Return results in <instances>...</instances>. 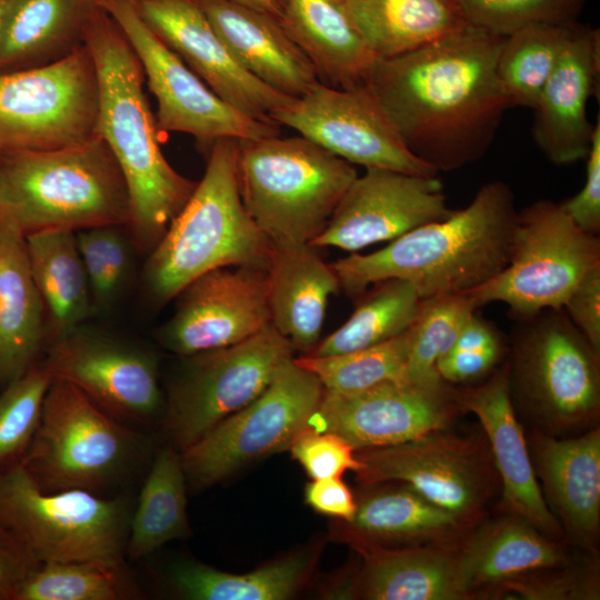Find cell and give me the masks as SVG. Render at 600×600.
Instances as JSON below:
<instances>
[{
    "mask_svg": "<svg viewBox=\"0 0 600 600\" xmlns=\"http://www.w3.org/2000/svg\"><path fill=\"white\" fill-rule=\"evenodd\" d=\"M504 354L506 346L497 328L474 312L436 368L450 384L469 383L494 371Z\"/></svg>",
    "mask_w": 600,
    "mask_h": 600,
    "instance_id": "45",
    "label": "cell"
},
{
    "mask_svg": "<svg viewBox=\"0 0 600 600\" xmlns=\"http://www.w3.org/2000/svg\"><path fill=\"white\" fill-rule=\"evenodd\" d=\"M131 1L151 30L196 74L244 114L273 122L271 113L293 99L261 82L238 62L199 0Z\"/></svg>",
    "mask_w": 600,
    "mask_h": 600,
    "instance_id": "21",
    "label": "cell"
},
{
    "mask_svg": "<svg viewBox=\"0 0 600 600\" xmlns=\"http://www.w3.org/2000/svg\"><path fill=\"white\" fill-rule=\"evenodd\" d=\"M357 177L353 164L300 134L238 140L242 202L272 243H310Z\"/></svg>",
    "mask_w": 600,
    "mask_h": 600,
    "instance_id": "6",
    "label": "cell"
},
{
    "mask_svg": "<svg viewBox=\"0 0 600 600\" xmlns=\"http://www.w3.org/2000/svg\"><path fill=\"white\" fill-rule=\"evenodd\" d=\"M161 344L188 357L243 341L270 323L267 270L226 267L193 279L174 297Z\"/></svg>",
    "mask_w": 600,
    "mask_h": 600,
    "instance_id": "20",
    "label": "cell"
},
{
    "mask_svg": "<svg viewBox=\"0 0 600 600\" xmlns=\"http://www.w3.org/2000/svg\"><path fill=\"white\" fill-rule=\"evenodd\" d=\"M304 501L316 512L337 518L341 522L352 520L357 500L340 477L314 479L304 488Z\"/></svg>",
    "mask_w": 600,
    "mask_h": 600,
    "instance_id": "51",
    "label": "cell"
},
{
    "mask_svg": "<svg viewBox=\"0 0 600 600\" xmlns=\"http://www.w3.org/2000/svg\"><path fill=\"white\" fill-rule=\"evenodd\" d=\"M373 286L349 319L308 354L324 357L370 348L409 329L421 302L414 286L401 279Z\"/></svg>",
    "mask_w": 600,
    "mask_h": 600,
    "instance_id": "38",
    "label": "cell"
},
{
    "mask_svg": "<svg viewBox=\"0 0 600 600\" xmlns=\"http://www.w3.org/2000/svg\"><path fill=\"white\" fill-rule=\"evenodd\" d=\"M98 82V133L126 181L130 218L126 227L142 250H152L192 194L197 182L166 159L144 94V73L128 39L100 6L86 34Z\"/></svg>",
    "mask_w": 600,
    "mask_h": 600,
    "instance_id": "3",
    "label": "cell"
},
{
    "mask_svg": "<svg viewBox=\"0 0 600 600\" xmlns=\"http://www.w3.org/2000/svg\"><path fill=\"white\" fill-rule=\"evenodd\" d=\"M230 2L252 8L268 13L280 20L282 11V0H228Z\"/></svg>",
    "mask_w": 600,
    "mask_h": 600,
    "instance_id": "52",
    "label": "cell"
},
{
    "mask_svg": "<svg viewBox=\"0 0 600 600\" xmlns=\"http://www.w3.org/2000/svg\"><path fill=\"white\" fill-rule=\"evenodd\" d=\"M289 449L292 458L312 480L341 477L348 470L357 473L362 469L357 450L347 440L331 432L307 427Z\"/></svg>",
    "mask_w": 600,
    "mask_h": 600,
    "instance_id": "47",
    "label": "cell"
},
{
    "mask_svg": "<svg viewBox=\"0 0 600 600\" xmlns=\"http://www.w3.org/2000/svg\"><path fill=\"white\" fill-rule=\"evenodd\" d=\"M600 73V32L578 22L536 106L532 137L557 166L586 159L594 124L587 116Z\"/></svg>",
    "mask_w": 600,
    "mask_h": 600,
    "instance_id": "24",
    "label": "cell"
},
{
    "mask_svg": "<svg viewBox=\"0 0 600 600\" xmlns=\"http://www.w3.org/2000/svg\"><path fill=\"white\" fill-rule=\"evenodd\" d=\"M578 21L537 23L502 38L497 77L509 108H533Z\"/></svg>",
    "mask_w": 600,
    "mask_h": 600,
    "instance_id": "37",
    "label": "cell"
},
{
    "mask_svg": "<svg viewBox=\"0 0 600 600\" xmlns=\"http://www.w3.org/2000/svg\"><path fill=\"white\" fill-rule=\"evenodd\" d=\"M52 380L42 360L0 390V472L22 462Z\"/></svg>",
    "mask_w": 600,
    "mask_h": 600,
    "instance_id": "42",
    "label": "cell"
},
{
    "mask_svg": "<svg viewBox=\"0 0 600 600\" xmlns=\"http://www.w3.org/2000/svg\"><path fill=\"white\" fill-rule=\"evenodd\" d=\"M293 347L271 323L238 343L188 356L173 382L164 428L180 451L259 397Z\"/></svg>",
    "mask_w": 600,
    "mask_h": 600,
    "instance_id": "13",
    "label": "cell"
},
{
    "mask_svg": "<svg viewBox=\"0 0 600 600\" xmlns=\"http://www.w3.org/2000/svg\"><path fill=\"white\" fill-rule=\"evenodd\" d=\"M562 309L574 327L600 352V266L584 274Z\"/></svg>",
    "mask_w": 600,
    "mask_h": 600,
    "instance_id": "49",
    "label": "cell"
},
{
    "mask_svg": "<svg viewBox=\"0 0 600 600\" xmlns=\"http://www.w3.org/2000/svg\"><path fill=\"white\" fill-rule=\"evenodd\" d=\"M543 499L566 542L598 557L600 533V428L574 437L533 429L528 442Z\"/></svg>",
    "mask_w": 600,
    "mask_h": 600,
    "instance_id": "23",
    "label": "cell"
},
{
    "mask_svg": "<svg viewBox=\"0 0 600 600\" xmlns=\"http://www.w3.org/2000/svg\"><path fill=\"white\" fill-rule=\"evenodd\" d=\"M127 501L84 490H41L20 463L0 472V524L40 563L91 561L123 568Z\"/></svg>",
    "mask_w": 600,
    "mask_h": 600,
    "instance_id": "9",
    "label": "cell"
},
{
    "mask_svg": "<svg viewBox=\"0 0 600 600\" xmlns=\"http://www.w3.org/2000/svg\"><path fill=\"white\" fill-rule=\"evenodd\" d=\"M437 176L367 168L349 186L323 230L309 243L354 252L450 214Z\"/></svg>",
    "mask_w": 600,
    "mask_h": 600,
    "instance_id": "19",
    "label": "cell"
},
{
    "mask_svg": "<svg viewBox=\"0 0 600 600\" xmlns=\"http://www.w3.org/2000/svg\"><path fill=\"white\" fill-rule=\"evenodd\" d=\"M501 36L463 29L390 58H378L363 87L418 159L460 169L489 149L509 108L497 77Z\"/></svg>",
    "mask_w": 600,
    "mask_h": 600,
    "instance_id": "1",
    "label": "cell"
},
{
    "mask_svg": "<svg viewBox=\"0 0 600 600\" xmlns=\"http://www.w3.org/2000/svg\"><path fill=\"white\" fill-rule=\"evenodd\" d=\"M270 323L306 354L319 342L338 278L309 243H272L267 266Z\"/></svg>",
    "mask_w": 600,
    "mask_h": 600,
    "instance_id": "28",
    "label": "cell"
},
{
    "mask_svg": "<svg viewBox=\"0 0 600 600\" xmlns=\"http://www.w3.org/2000/svg\"><path fill=\"white\" fill-rule=\"evenodd\" d=\"M318 557V548L306 549L241 574L182 562L172 569L169 581L178 596L191 600H284L306 583Z\"/></svg>",
    "mask_w": 600,
    "mask_h": 600,
    "instance_id": "35",
    "label": "cell"
},
{
    "mask_svg": "<svg viewBox=\"0 0 600 600\" xmlns=\"http://www.w3.org/2000/svg\"><path fill=\"white\" fill-rule=\"evenodd\" d=\"M100 0H13L0 33V72L43 67L84 44Z\"/></svg>",
    "mask_w": 600,
    "mask_h": 600,
    "instance_id": "32",
    "label": "cell"
},
{
    "mask_svg": "<svg viewBox=\"0 0 600 600\" xmlns=\"http://www.w3.org/2000/svg\"><path fill=\"white\" fill-rule=\"evenodd\" d=\"M28 260L42 299L50 341L80 327L92 307L76 232L42 230L24 236Z\"/></svg>",
    "mask_w": 600,
    "mask_h": 600,
    "instance_id": "34",
    "label": "cell"
},
{
    "mask_svg": "<svg viewBox=\"0 0 600 600\" xmlns=\"http://www.w3.org/2000/svg\"><path fill=\"white\" fill-rule=\"evenodd\" d=\"M118 226L76 231L79 252L89 280L92 307L107 308L121 291L129 271V249Z\"/></svg>",
    "mask_w": 600,
    "mask_h": 600,
    "instance_id": "43",
    "label": "cell"
},
{
    "mask_svg": "<svg viewBox=\"0 0 600 600\" xmlns=\"http://www.w3.org/2000/svg\"><path fill=\"white\" fill-rule=\"evenodd\" d=\"M600 579L598 557L548 569L499 587L491 599L598 600Z\"/></svg>",
    "mask_w": 600,
    "mask_h": 600,
    "instance_id": "46",
    "label": "cell"
},
{
    "mask_svg": "<svg viewBox=\"0 0 600 600\" xmlns=\"http://www.w3.org/2000/svg\"><path fill=\"white\" fill-rule=\"evenodd\" d=\"M97 133V73L86 44L43 67L0 72V157L59 149Z\"/></svg>",
    "mask_w": 600,
    "mask_h": 600,
    "instance_id": "11",
    "label": "cell"
},
{
    "mask_svg": "<svg viewBox=\"0 0 600 600\" xmlns=\"http://www.w3.org/2000/svg\"><path fill=\"white\" fill-rule=\"evenodd\" d=\"M208 20L238 62L270 88L298 98L319 74L280 21L228 0H199Z\"/></svg>",
    "mask_w": 600,
    "mask_h": 600,
    "instance_id": "27",
    "label": "cell"
},
{
    "mask_svg": "<svg viewBox=\"0 0 600 600\" xmlns=\"http://www.w3.org/2000/svg\"><path fill=\"white\" fill-rule=\"evenodd\" d=\"M138 57L157 100L158 130L187 133L202 146L222 138L251 140L280 134V126L236 109L197 76L144 22L131 0H100Z\"/></svg>",
    "mask_w": 600,
    "mask_h": 600,
    "instance_id": "15",
    "label": "cell"
},
{
    "mask_svg": "<svg viewBox=\"0 0 600 600\" xmlns=\"http://www.w3.org/2000/svg\"><path fill=\"white\" fill-rule=\"evenodd\" d=\"M600 266L599 236L579 229L559 202L538 200L518 211L507 267L467 292L478 307L503 302L517 318L562 309L592 268Z\"/></svg>",
    "mask_w": 600,
    "mask_h": 600,
    "instance_id": "10",
    "label": "cell"
},
{
    "mask_svg": "<svg viewBox=\"0 0 600 600\" xmlns=\"http://www.w3.org/2000/svg\"><path fill=\"white\" fill-rule=\"evenodd\" d=\"M570 562L566 543L509 512L479 521L459 547V567L468 600H490L508 582Z\"/></svg>",
    "mask_w": 600,
    "mask_h": 600,
    "instance_id": "25",
    "label": "cell"
},
{
    "mask_svg": "<svg viewBox=\"0 0 600 600\" xmlns=\"http://www.w3.org/2000/svg\"><path fill=\"white\" fill-rule=\"evenodd\" d=\"M469 23L506 37L537 23L577 20L586 0H457Z\"/></svg>",
    "mask_w": 600,
    "mask_h": 600,
    "instance_id": "44",
    "label": "cell"
},
{
    "mask_svg": "<svg viewBox=\"0 0 600 600\" xmlns=\"http://www.w3.org/2000/svg\"><path fill=\"white\" fill-rule=\"evenodd\" d=\"M279 21L330 86H362L378 59L353 24L344 0H282Z\"/></svg>",
    "mask_w": 600,
    "mask_h": 600,
    "instance_id": "30",
    "label": "cell"
},
{
    "mask_svg": "<svg viewBox=\"0 0 600 600\" xmlns=\"http://www.w3.org/2000/svg\"><path fill=\"white\" fill-rule=\"evenodd\" d=\"M187 487L181 453L171 446L162 448L130 516L126 556L140 559L189 534Z\"/></svg>",
    "mask_w": 600,
    "mask_h": 600,
    "instance_id": "36",
    "label": "cell"
},
{
    "mask_svg": "<svg viewBox=\"0 0 600 600\" xmlns=\"http://www.w3.org/2000/svg\"><path fill=\"white\" fill-rule=\"evenodd\" d=\"M361 37L378 58L418 49L469 24L457 0H344Z\"/></svg>",
    "mask_w": 600,
    "mask_h": 600,
    "instance_id": "33",
    "label": "cell"
},
{
    "mask_svg": "<svg viewBox=\"0 0 600 600\" xmlns=\"http://www.w3.org/2000/svg\"><path fill=\"white\" fill-rule=\"evenodd\" d=\"M410 348V332L380 344L334 356L304 354L294 358L300 367L312 372L324 390L356 392L386 380L403 377Z\"/></svg>",
    "mask_w": 600,
    "mask_h": 600,
    "instance_id": "39",
    "label": "cell"
},
{
    "mask_svg": "<svg viewBox=\"0 0 600 600\" xmlns=\"http://www.w3.org/2000/svg\"><path fill=\"white\" fill-rule=\"evenodd\" d=\"M518 210L503 181L484 183L471 202L446 218L420 226L368 254L330 263L350 297L374 283L406 280L421 299L467 293L508 264Z\"/></svg>",
    "mask_w": 600,
    "mask_h": 600,
    "instance_id": "2",
    "label": "cell"
},
{
    "mask_svg": "<svg viewBox=\"0 0 600 600\" xmlns=\"http://www.w3.org/2000/svg\"><path fill=\"white\" fill-rule=\"evenodd\" d=\"M586 180L573 197L559 202L562 210L582 231L598 236L600 232V119L598 117L589 152L586 157Z\"/></svg>",
    "mask_w": 600,
    "mask_h": 600,
    "instance_id": "48",
    "label": "cell"
},
{
    "mask_svg": "<svg viewBox=\"0 0 600 600\" xmlns=\"http://www.w3.org/2000/svg\"><path fill=\"white\" fill-rule=\"evenodd\" d=\"M463 411L479 419L502 490L504 512L516 514L549 538L566 542L536 476L528 442L516 416L507 362L478 386L458 389Z\"/></svg>",
    "mask_w": 600,
    "mask_h": 600,
    "instance_id": "22",
    "label": "cell"
},
{
    "mask_svg": "<svg viewBox=\"0 0 600 600\" xmlns=\"http://www.w3.org/2000/svg\"><path fill=\"white\" fill-rule=\"evenodd\" d=\"M508 366L510 396L538 429L582 433L600 417V352L563 309L517 319Z\"/></svg>",
    "mask_w": 600,
    "mask_h": 600,
    "instance_id": "7",
    "label": "cell"
},
{
    "mask_svg": "<svg viewBox=\"0 0 600 600\" xmlns=\"http://www.w3.org/2000/svg\"><path fill=\"white\" fill-rule=\"evenodd\" d=\"M478 308L468 293L421 299L417 317L409 327L410 348L403 378L423 380L440 376L436 368L438 359L451 348Z\"/></svg>",
    "mask_w": 600,
    "mask_h": 600,
    "instance_id": "41",
    "label": "cell"
},
{
    "mask_svg": "<svg viewBox=\"0 0 600 600\" xmlns=\"http://www.w3.org/2000/svg\"><path fill=\"white\" fill-rule=\"evenodd\" d=\"M46 338L44 306L24 236L0 222V390L39 361Z\"/></svg>",
    "mask_w": 600,
    "mask_h": 600,
    "instance_id": "31",
    "label": "cell"
},
{
    "mask_svg": "<svg viewBox=\"0 0 600 600\" xmlns=\"http://www.w3.org/2000/svg\"><path fill=\"white\" fill-rule=\"evenodd\" d=\"M272 242L248 213L238 180V140L210 149L202 179L150 251L144 286L166 303L199 276L226 267L267 269Z\"/></svg>",
    "mask_w": 600,
    "mask_h": 600,
    "instance_id": "4",
    "label": "cell"
},
{
    "mask_svg": "<svg viewBox=\"0 0 600 600\" xmlns=\"http://www.w3.org/2000/svg\"><path fill=\"white\" fill-rule=\"evenodd\" d=\"M362 558L347 594L368 600H468L459 546L386 547L346 540Z\"/></svg>",
    "mask_w": 600,
    "mask_h": 600,
    "instance_id": "26",
    "label": "cell"
},
{
    "mask_svg": "<svg viewBox=\"0 0 600 600\" xmlns=\"http://www.w3.org/2000/svg\"><path fill=\"white\" fill-rule=\"evenodd\" d=\"M270 119L353 166L438 174L409 151L363 86L338 88L320 81L273 111Z\"/></svg>",
    "mask_w": 600,
    "mask_h": 600,
    "instance_id": "17",
    "label": "cell"
},
{
    "mask_svg": "<svg viewBox=\"0 0 600 600\" xmlns=\"http://www.w3.org/2000/svg\"><path fill=\"white\" fill-rule=\"evenodd\" d=\"M472 529L451 512L401 482L363 494L352 520L343 522L341 540L386 547L459 546Z\"/></svg>",
    "mask_w": 600,
    "mask_h": 600,
    "instance_id": "29",
    "label": "cell"
},
{
    "mask_svg": "<svg viewBox=\"0 0 600 600\" xmlns=\"http://www.w3.org/2000/svg\"><path fill=\"white\" fill-rule=\"evenodd\" d=\"M462 412L458 389L440 376L423 380L402 377L349 393L323 389L308 428L334 433L362 450L447 429Z\"/></svg>",
    "mask_w": 600,
    "mask_h": 600,
    "instance_id": "16",
    "label": "cell"
},
{
    "mask_svg": "<svg viewBox=\"0 0 600 600\" xmlns=\"http://www.w3.org/2000/svg\"><path fill=\"white\" fill-rule=\"evenodd\" d=\"M322 392L312 372L288 360L259 397L180 451L187 486L206 489L253 460L289 449Z\"/></svg>",
    "mask_w": 600,
    "mask_h": 600,
    "instance_id": "12",
    "label": "cell"
},
{
    "mask_svg": "<svg viewBox=\"0 0 600 600\" xmlns=\"http://www.w3.org/2000/svg\"><path fill=\"white\" fill-rule=\"evenodd\" d=\"M356 452L362 463L357 479L364 487L406 483L471 527L482 520L499 482L487 438L446 429Z\"/></svg>",
    "mask_w": 600,
    "mask_h": 600,
    "instance_id": "14",
    "label": "cell"
},
{
    "mask_svg": "<svg viewBox=\"0 0 600 600\" xmlns=\"http://www.w3.org/2000/svg\"><path fill=\"white\" fill-rule=\"evenodd\" d=\"M72 383L53 378L21 462L43 491L101 492L137 464L142 442Z\"/></svg>",
    "mask_w": 600,
    "mask_h": 600,
    "instance_id": "8",
    "label": "cell"
},
{
    "mask_svg": "<svg viewBox=\"0 0 600 600\" xmlns=\"http://www.w3.org/2000/svg\"><path fill=\"white\" fill-rule=\"evenodd\" d=\"M129 218L124 178L99 133L59 149L0 157V222L22 236L121 227Z\"/></svg>",
    "mask_w": 600,
    "mask_h": 600,
    "instance_id": "5",
    "label": "cell"
},
{
    "mask_svg": "<svg viewBox=\"0 0 600 600\" xmlns=\"http://www.w3.org/2000/svg\"><path fill=\"white\" fill-rule=\"evenodd\" d=\"M13 0H0V33L2 30V26L4 22V19L7 17V13L12 4Z\"/></svg>",
    "mask_w": 600,
    "mask_h": 600,
    "instance_id": "53",
    "label": "cell"
},
{
    "mask_svg": "<svg viewBox=\"0 0 600 600\" xmlns=\"http://www.w3.org/2000/svg\"><path fill=\"white\" fill-rule=\"evenodd\" d=\"M41 563L0 524V600L16 597Z\"/></svg>",
    "mask_w": 600,
    "mask_h": 600,
    "instance_id": "50",
    "label": "cell"
},
{
    "mask_svg": "<svg viewBox=\"0 0 600 600\" xmlns=\"http://www.w3.org/2000/svg\"><path fill=\"white\" fill-rule=\"evenodd\" d=\"M123 568L91 561L41 563L16 600H121L134 596Z\"/></svg>",
    "mask_w": 600,
    "mask_h": 600,
    "instance_id": "40",
    "label": "cell"
},
{
    "mask_svg": "<svg viewBox=\"0 0 600 600\" xmlns=\"http://www.w3.org/2000/svg\"><path fill=\"white\" fill-rule=\"evenodd\" d=\"M43 362L121 422H148L162 404L156 357L82 326L52 340Z\"/></svg>",
    "mask_w": 600,
    "mask_h": 600,
    "instance_id": "18",
    "label": "cell"
}]
</instances>
